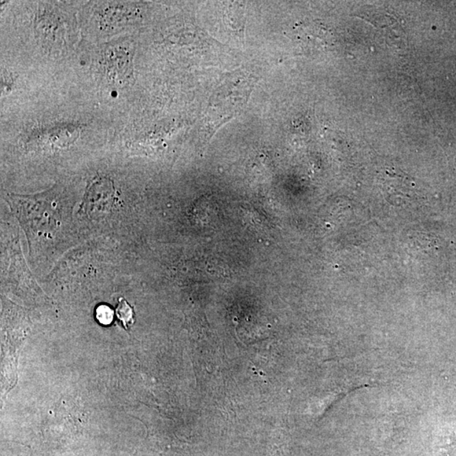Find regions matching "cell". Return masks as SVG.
Returning a JSON list of instances; mask_svg holds the SVG:
<instances>
[{"mask_svg": "<svg viewBox=\"0 0 456 456\" xmlns=\"http://www.w3.org/2000/svg\"><path fill=\"white\" fill-rule=\"evenodd\" d=\"M117 201L116 190L111 179L97 178L87 186L82 209L90 218H100L111 209Z\"/></svg>", "mask_w": 456, "mask_h": 456, "instance_id": "6da1fadb", "label": "cell"}, {"mask_svg": "<svg viewBox=\"0 0 456 456\" xmlns=\"http://www.w3.org/2000/svg\"><path fill=\"white\" fill-rule=\"evenodd\" d=\"M117 319L126 330H130L135 321V311L126 300L121 297L116 308Z\"/></svg>", "mask_w": 456, "mask_h": 456, "instance_id": "7a4b0ae2", "label": "cell"}, {"mask_svg": "<svg viewBox=\"0 0 456 456\" xmlns=\"http://www.w3.org/2000/svg\"><path fill=\"white\" fill-rule=\"evenodd\" d=\"M95 315L98 321L104 326L110 325L113 319V311L106 305L99 306L95 311Z\"/></svg>", "mask_w": 456, "mask_h": 456, "instance_id": "3957f363", "label": "cell"}]
</instances>
